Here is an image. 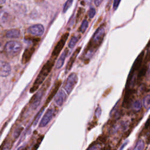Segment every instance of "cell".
Here are the masks:
<instances>
[{
  "label": "cell",
  "mask_w": 150,
  "mask_h": 150,
  "mask_svg": "<svg viewBox=\"0 0 150 150\" xmlns=\"http://www.w3.org/2000/svg\"><path fill=\"white\" fill-rule=\"evenodd\" d=\"M105 24H102L94 33L85 51L86 56L88 57L91 56L102 43L105 35Z\"/></svg>",
  "instance_id": "obj_1"
},
{
  "label": "cell",
  "mask_w": 150,
  "mask_h": 150,
  "mask_svg": "<svg viewBox=\"0 0 150 150\" xmlns=\"http://www.w3.org/2000/svg\"><path fill=\"white\" fill-rule=\"evenodd\" d=\"M55 60L50 58L48 60L46 63L43 66L42 68L41 69L39 74L38 75L36 79H35L32 86L30 89V93H33L35 92L40 86L42 84V83L45 80L46 78L48 76L49 73L51 72L53 67L55 65Z\"/></svg>",
  "instance_id": "obj_2"
},
{
  "label": "cell",
  "mask_w": 150,
  "mask_h": 150,
  "mask_svg": "<svg viewBox=\"0 0 150 150\" xmlns=\"http://www.w3.org/2000/svg\"><path fill=\"white\" fill-rule=\"evenodd\" d=\"M50 80H51V76L49 78V79L45 82L43 86L41 87V89L38 91L37 93L33 96V97L30 100V102L29 103V105L30 106L31 108L35 110L37 108V107L39 106V105L41 103V100L45 95V93L48 87L50 85Z\"/></svg>",
  "instance_id": "obj_3"
},
{
  "label": "cell",
  "mask_w": 150,
  "mask_h": 150,
  "mask_svg": "<svg viewBox=\"0 0 150 150\" xmlns=\"http://www.w3.org/2000/svg\"><path fill=\"white\" fill-rule=\"evenodd\" d=\"M22 49V44L18 41H11L7 42L4 46V51L9 58H13L20 53Z\"/></svg>",
  "instance_id": "obj_4"
},
{
  "label": "cell",
  "mask_w": 150,
  "mask_h": 150,
  "mask_svg": "<svg viewBox=\"0 0 150 150\" xmlns=\"http://www.w3.org/2000/svg\"><path fill=\"white\" fill-rule=\"evenodd\" d=\"M78 82V77L76 73H72L69 75L63 85V88L68 93V95H70L71 93L75 86L77 85Z\"/></svg>",
  "instance_id": "obj_5"
},
{
  "label": "cell",
  "mask_w": 150,
  "mask_h": 150,
  "mask_svg": "<svg viewBox=\"0 0 150 150\" xmlns=\"http://www.w3.org/2000/svg\"><path fill=\"white\" fill-rule=\"evenodd\" d=\"M69 33H65L62 36L61 40L59 41L58 44H56V45L55 46V47L52 53V55H51L52 59H53V60H56V58H58V56L60 54L61 50H62V49L63 48V47L65 45V43L69 37Z\"/></svg>",
  "instance_id": "obj_6"
},
{
  "label": "cell",
  "mask_w": 150,
  "mask_h": 150,
  "mask_svg": "<svg viewBox=\"0 0 150 150\" xmlns=\"http://www.w3.org/2000/svg\"><path fill=\"white\" fill-rule=\"evenodd\" d=\"M56 112V107H49L44 115L39 125L40 127L46 126L55 116Z\"/></svg>",
  "instance_id": "obj_7"
},
{
  "label": "cell",
  "mask_w": 150,
  "mask_h": 150,
  "mask_svg": "<svg viewBox=\"0 0 150 150\" xmlns=\"http://www.w3.org/2000/svg\"><path fill=\"white\" fill-rule=\"evenodd\" d=\"M62 80H58L56 81L53 86V87H52V90H50V92L49 93V94L48 95V96L46 100V102L44 104V107L45 108L49 104V103L50 102V101L52 100V99L55 97L56 94L58 93V91H59V87L60 86H61L62 85Z\"/></svg>",
  "instance_id": "obj_8"
},
{
  "label": "cell",
  "mask_w": 150,
  "mask_h": 150,
  "mask_svg": "<svg viewBox=\"0 0 150 150\" xmlns=\"http://www.w3.org/2000/svg\"><path fill=\"white\" fill-rule=\"evenodd\" d=\"M45 31V28L42 24H35L31 26L28 29V32L30 34L35 36H42Z\"/></svg>",
  "instance_id": "obj_9"
},
{
  "label": "cell",
  "mask_w": 150,
  "mask_h": 150,
  "mask_svg": "<svg viewBox=\"0 0 150 150\" xmlns=\"http://www.w3.org/2000/svg\"><path fill=\"white\" fill-rule=\"evenodd\" d=\"M144 54V51H142V52L139 55V56H138L137 58L136 59V61L134 62V64H133V67H132V69H131L130 74L129 76H128V79L127 82L130 81L131 79H132L134 72H135L136 70H137L140 68V66H141V63H142V59H143Z\"/></svg>",
  "instance_id": "obj_10"
},
{
  "label": "cell",
  "mask_w": 150,
  "mask_h": 150,
  "mask_svg": "<svg viewBox=\"0 0 150 150\" xmlns=\"http://www.w3.org/2000/svg\"><path fill=\"white\" fill-rule=\"evenodd\" d=\"M11 72V67L10 63L5 61H1L0 64V75L1 77L8 76Z\"/></svg>",
  "instance_id": "obj_11"
},
{
  "label": "cell",
  "mask_w": 150,
  "mask_h": 150,
  "mask_svg": "<svg viewBox=\"0 0 150 150\" xmlns=\"http://www.w3.org/2000/svg\"><path fill=\"white\" fill-rule=\"evenodd\" d=\"M66 100V93L63 90H60L55 97V102L58 106H62Z\"/></svg>",
  "instance_id": "obj_12"
},
{
  "label": "cell",
  "mask_w": 150,
  "mask_h": 150,
  "mask_svg": "<svg viewBox=\"0 0 150 150\" xmlns=\"http://www.w3.org/2000/svg\"><path fill=\"white\" fill-rule=\"evenodd\" d=\"M35 48L34 46H32L31 48H27L25 50L24 54L22 58V63L26 64L31 59L32 55L35 52Z\"/></svg>",
  "instance_id": "obj_13"
},
{
  "label": "cell",
  "mask_w": 150,
  "mask_h": 150,
  "mask_svg": "<svg viewBox=\"0 0 150 150\" xmlns=\"http://www.w3.org/2000/svg\"><path fill=\"white\" fill-rule=\"evenodd\" d=\"M81 50V47H78L76 50H75L74 52V53L72 54V56L70 57L69 62H68V64L66 65V73H68L69 70H70V69H72V66H73V65L74 62V61H76V59L77 58V56L78 55V54L80 53V51Z\"/></svg>",
  "instance_id": "obj_14"
},
{
  "label": "cell",
  "mask_w": 150,
  "mask_h": 150,
  "mask_svg": "<svg viewBox=\"0 0 150 150\" xmlns=\"http://www.w3.org/2000/svg\"><path fill=\"white\" fill-rule=\"evenodd\" d=\"M69 52V50L68 48H66L63 52L61 54V56H60V58H59V59L58 60L57 62H56V69H60L61 68L63 65H64V63H65V59L66 58V56L68 55V53Z\"/></svg>",
  "instance_id": "obj_15"
},
{
  "label": "cell",
  "mask_w": 150,
  "mask_h": 150,
  "mask_svg": "<svg viewBox=\"0 0 150 150\" xmlns=\"http://www.w3.org/2000/svg\"><path fill=\"white\" fill-rule=\"evenodd\" d=\"M21 35L20 30L19 29H12L8 31L6 33L7 38H18Z\"/></svg>",
  "instance_id": "obj_16"
},
{
  "label": "cell",
  "mask_w": 150,
  "mask_h": 150,
  "mask_svg": "<svg viewBox=\"0 0 150 150\" xmlns=\"http://www.w3.org/2000/svg\"><path fill=\"white\" fill-rule=\"evenodd\" d=\"M102 146V143L99 141L97 140L95 142H93L87 148V150H101Z\"/></svg>",
  "instance_id": "obj_17"
},
{
  "label": "cell",
  "mask_w": 150,
  "mask_h": 150,
  "mask_svg": "<svg viewBox=\"0 0 150 150\" xmlns=\"http://www.w3.org/2000/svg\"><path fill=\"white\" fill-rule=\"evenodd\" d=\"M142 104L146 110H148L150 109V93L144 97Z\"/></svg>",
  "instance_id": "obj_18"
},
{
  "label": "cell",
  "mask_w": 150,
  "mask_h": 150,
  "mask_svg": "<svg viewBox=\"0 0 150 150\" xmlns=\"http://www.w3.org/2000/svg\"><path fill=\"white\" fill-rule=\"evenodd\" d=\"M145 147V142L143 140L140 139L137 142L133 150H143Z\"/></svg>",
  "instance_id": "obj_19"
},
{
  "label": "cell",
  "mask_w": 150,
  "mask_h": 150,
  "mask_svg": "<svg viewBox=\"0 0 150 150\" xmlns=\"http://www.w3.org/2000/svg\"><path fill=\"white\" fill-rule=\"evenodd\" d=\"M79 37H77V36H72V38L70 39L69 42V44H68V46L70 48V49H72L74 47V46L76 45V44H77V42H78L79 41Z\"/></svg>",
  "instance_id": "obj_20"
},
{
  "label": "cell",
  "mask_w": 150,
  "mask_h": 150,
  "mask_svg": "<svg viewBox=\"0 0 150 150\" xmlns=\"http://www.w3.org/2000/svg\"><path fill=\"white\" fill-rule=\"evenodd\" d=\"M142 102L139 100H136L133 103V105H132V107H133V109L135 111H139L142 108Z\"/></svg>",
  "instance_id": "obj_21"
},
{
  "label": "cell",
  "mask_w": 150,
  "mask_h": 150,
  "mask_svg": "<svg viewBox=\"0 0 150 150\" xmlns=\"http://www.w3.org/2000/svg\"><path fill=\"white\" fill-rule=\"evenodd\" d=\"M44 110H45V107H43L40 110V111L38 112V114L36 115V116H35V119H34V120H33V123H32V124H33V126H35V125H36V124L38 123V121L40 118L41 117L42 114L43 113V112H44Z\"/></svg>",
  "instance_id": "obj_22"
},
{
  "label": "cell",
  "mask_w": 150,
  "mask_h": 150,
  "mask_svg": "<svg viewBox=\"0 0 150 150\" xmlns=\"http://www.w3.org/2000/svg\"><path fill=\"white\" fill-rule=\"evenodd\" d=\"M24 128L22 127H21L20 128H18L17 129L15 130V131H14V136H13V138L14 140V141L19 137L21 135V133H22V131H23Z\"/></svg>",
  "instance_id": "obj_23"
},
{
  "label": "cell",
  "mask_w": 150,
  "mask_h": 150,
  "mask_svg": "<svg viewBox=\"0 0 150 150\" xmlns=\"http://www.w3.org/2000/svg\"><path fill=\"white\" fill-rule=\"evenodd\" d=\"M12 145H10V142L7 141V139L4 140L3 143L1 145V150H10L11 148Z\"/></svg>",
  "instance_id": "obj_24"
},
{
  "label": "cell",
  "mask_w": 150,
  "mask_h": 150,
  "mask_svg": "<svg viewBox=\"0 0 150 150\" xmlns=\"http://www.w3.org/2000/svg\"><path fill=\"white\" fill-rule=\"evenodd\" d=\"M44 137V135H42V136H41L38 138V140H37L36 142L33 145V148H32V149L31 150H37L38 149V147H40L42 141L43 140Z\"/></svg>",
  "instance_id": "obj_25"
},
{
  "label": "cell",
  "mask_w": 150,
  "mask_h": 150,
  "mask_svg": "<svg viewBox=\"0 0 150 150\" xmlns=\"http://www.w3.org/2000/svg\"><path fill=\"white\" fill-rule=\"evenodd\" d=\"M88 25H89V22H88V21H87L86 20H84V21H83V22H82V24L80 27V29H79L80 31L82 33H84V32L86 31V29H87V27H88Z\"/></svg>",
  "instance_id": "obj_26"
},
{
  "label": "cell",
  "mask_w": 150,
  "mask_h": 150,
  "mask_svg": "<svg viewBox=\"0 0 150 150\" xmlns=\"http://www.w3.org/2000/svg\"><path fill=\"white\" fill-rule=\"evenodd\" d=\"M73 2V0H67V1L66 2L63 7V13H65L69 10V8L72 6Z\"/></svg>",
  "instance_id": "obj_27"
},
{
  "label": "cell",
  "mask_w": 150,
  "mask_h": 150,
  "mask_svg": "<svg viewBox=\"0 0 150 150\" xmlns=\"http://www.w3.org/2000/svg\"><path fill=\"white\" fill-rule=\"evenodd\" d=\"M97 118L95 117V119H93V120L90 122L89 124V127H88V130H90L91 129H92L93 128H94L95 127H96L97 125Z\"/></svg>",
  "instance_id": "obj_28"
},
{
  "label": "cell",
  "mask_w": 150,
  "mask_h": 150,
  "mask_svg": "<svg viewBox=\"0 0 150 150\" xmlns=\"http://www.w3.org/2000/svg\"><path fill=\"white\" fill-rule=\"evenodd\" d=\"M96 10L93 8V7H91L89 11V13H88V15H89V17L90 19H91L93 18L94 16H95L96 15Z\"/></svg>",
  "instance_id": "obj_29"
},
{
  "label": "cell",
  "mask_w": 150,
  "mask_h": 150,
  "mask_svg": "<svg viewBox=\"0 0 150 150\" xmlns=\"http://www.w3.org/2000/svg\"><path fill=\"white\" fill-rule=\"evenodd\" d=\"M101 113H102V108L100 107V106H98L96 110V111H95V117H97V119H99L101 115Z\"/></svg>",
  "instance_id": "obj_30"
},
{
  "label": "cell",
  "mask_w": 150,
  "mask_h": 150,
  "mask_svg": "<svg viewBox=\"0 0 150 150\" xmlns=\"http://www.w3.org/2000/svg\"><path fill=\"white\" fill-rule=\"evenodd\" d=\"M107 136L105 134H102L101 136H100L99 137H98V139L97 140L99 141L100 142H101L102 143H104V142H106V141L107 140Z\"/></svg>",
  "instance_id": "obj_31"
},
{
  "label": "cell",
  "mask_w": 150,
  "mask_h": 150,
  "mask_svg": "<svg viewBox=\"0 0 150 150\" xmlns=\"http://www.w3.org/2000/svg\"><path fill=\"white\" fill-rule=\"evenodd\" d=\"M121 2V0H114V3H113V5H112V8H113V10L115 11H116L117 8L119 7V5L120 4Z\"/></svg>",
  "instance_id": "obj_32"
},
{
  "label": "cell",
  "mask_w": 150,
  "mask_h": 150,
  "mask_svg": "<svg viewBox=\"0 0 150 150\" xmlns=\"http://www.w3.org/2000/svg\"><path fill=\"white\" fill-rule=\"evenodd\" d=\"M84 12V10L83 8H80L78 12V15H77V17H76V20H77V22H78V20H79V18L80 19L82 14Z\"/></svg>",
  "instance_id": "obj_33"
},
{
  "label": "cell",
  "mask_w": 150,
  "mask_h": 150,
  "mask_svg": "<svg viewBox=\"0 0 150 150\" xmlns=\"http://www.w3.org/2000/svg\"><path fill=\"white\" fill-rule=\"evenodd\" d=\"M128 142H129V140H126L122 145H121V146L120 147V149L119 150H123L124 149V148L128 145Z\"/></svg>",
  "instance_id": "obj_34"
},
{
  "label": "cell",
  "mask_w": 150,
  "mask_h": 150,
  "mask_svg": "<svg viewBox=\"0 0 150 150\" xmlns=\"http://www.w3.org/2000/svg\"><path fill=\"white\" fill-rule=\"evenodd\" d=\"M147 79L148 80H150V65H149L147 71Z\"/></svg>",
  "instance_id": "obj_35"
},
{
  "label": "cell",
  "mask_w": 150,
  "mask_h": 150,
  "mask_svg": "<svg viewBox=\"0 0 150 150\" xmlns=\"http://www.w3.org/2000/svg\"><path fill=\"white\" fill-rule=\"evenodd\" d=\"M111 87H110V88H108V89H107L105 91H104V94L103 95V96H104V97H106L107 95H108V94L110 93V91H111Z\"/></svg>",
  "instance_id": "obj_36"
},
{
  "label": "cell",
  "mask_w": 150,
  "mask_h": 150,
  "mask_svg": "<svg viewBox=\"0 0 150 150\" xmlns=\"http://www.w3.org/2000/svg\"><path fill=\"white\" fill-rule=\"evenodd\" d=\"M103 1V0H95V3L96 6H99Z\"/></svg>",
  "instance_id": "obj_37"
},
{
  "label": "cell",
  "mask_w": 150,
  "mask_h": 150,
  "mask_svg": "<svg viewBox=\"0 0 150 150\" xmlns=\"http://www.w3.org/2000/svg\"><path fill=\"white\" fill-rule=\"evenodd\" d=\"M145 127H147V128L150 127V118L146 122V123H145Z\"/></svg>",
  "instance_id": "obj_38"
},
{
  "label": "cell",
  "mask_w": 150,
  "mask_h": 150,
  "mask_svg": "<svg viewBox=\"0 0 150 150\" xmlns=\"http://www.w3.org/2000/svg\"><path fill=\"white\" fill-rule=\"evenodd\" d=\"M85 1V2L87 4H90L91 3V1H93V0H84V1Z\"/></svg>",
  "instance_id": "obj_39"
},
{
  "label": "cell",
  "mask_w": 150,
  "mask_h": 150,
  "mask_svg": "<svg viewBox=\"0 0 150 150\" xmlns=\"http://www.w3.org/2000/svg\"><path fill=\"white\" fill-rule=\"evenodd\" d=\"M5 2H6V0H0V3H1V5L4 4Z\"/></svg>",
  "instance_id": "obj_40"
}]
</instances>
